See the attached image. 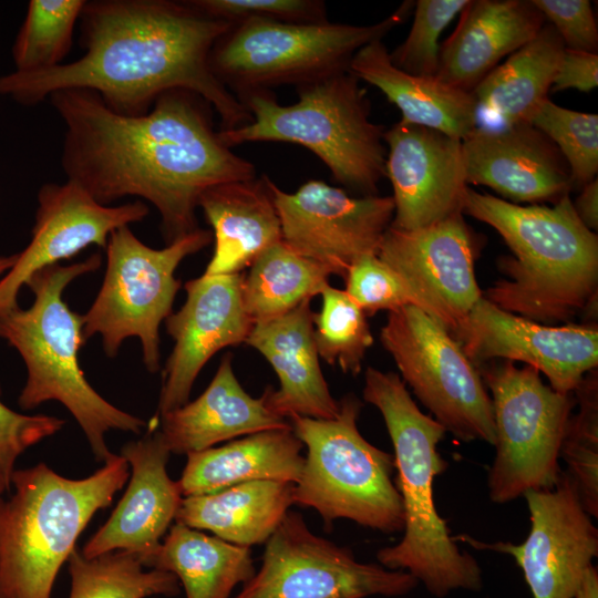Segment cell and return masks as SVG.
<instances>
[{
	"instance_id": "cell-17",
	"label": "cell",
	"mask_w": 598,
	"mask_h": 598,
	"mask_svg": "<svg viewBox=\"0 0 598 598\" xmlns=\"http://www.w3.org/2000/svg\"><path fill=\"white\" fill-rule=\"evenodd\" d=\"M37 202L31 240L0 279V316L19 306V291L33 274L70 259L91 245L105 249L115 229L141 221L150 213L142 200L102 205L70 179L43 184Z\"/></svg>"
},
{
	"instance_id": "cell-36",
	"label": "cell",
	"mask_w": 598,
	"mask_h": 598,
	"mask_svg": "<svg viewBox=\"0 0 598 598\" xmlns=\"http://www.w3.org/2000/svg\"><path fill=\"white\" fill-rule=\"evenodd\" d=\"M579 405L570 415L560 447V458L576 484L581 504L598 516V384L597 371L588 372L574 392Z\"/></svg>"
},
{
	"instance_id": "cell-1",
	"label": "cell",
	"mask_w": 598,
	"mask_h": 598,
	"mask_svg": "<svg viewBox=\"0 0 598 598\" xmlns=\"http://www.w3.org/2000/svg\"><path fill=\"white\" fill-rule=\"evenodd\" d=\"M48 100L65 127L66 179L102 205L127 196L150 202L166 245L199 228L204 190L256 177L255 165L221 142L212 105L194 92L167 91L140 116L112 111L89 90H61Z\"/></svg>"
},
{
	"instance_id": "cell-23",
	"label": "cell",
	"mask_w": 598,
	"mask_h": 598,
	"mask_svg": "<svg viewBox=\"0 0 598 598\" xmlns=\"http://www.w3.org/2000/svg\"><path fill=\"white\" fill-rule=\"evenodd\" d=\"M161 416L162 439L171 453L189 454L260 431L290 427L269 403L247 393L233 370V354L223 355L206 390L194 401Z\"/></svg>"
},
{
	"instance_id": "cell-22",
	"label": "cell",
	"mask_w": 598,
	"mask_h": 598,
	"mask_svg": "<svg viewBox=\"0 0 598 598\" xmlns=\"http://www.w3.org/2000/svg\"><path fill=\"white\" fill-rule=\"evenodd\" d=\"M169 454L153 426L122 447L121 455L132 470L128 486L106 523L81 550L84 557L115 550L138 555L161 543L183 499L178 482L167 474Z\"/></svg>"
},
{
	"instance_id": "cell-25",
	"label": "cell",
	"mask_w": 598,
	"mask_h": 598,
	"mask_svg": "<svg viewBox=\"0 0 598 598\" xmlns=\"http://www.w3.org/2000/svg\"><path fill=\"white\" fill-rule=\"evenodd\" d=\"M310 303L311 300H305L279 318L254 324L245 342L276 372L279 388L268 386L269 403L287 419L293 414L332 419L339 412V401L332 396L321 371Z\"/></svg>"
},
{
	"instance_id": "cell-24",
	"label": "cell",
	"mask_w": 598,
	"mask_h": 598,
	"mask_svg": "<svg viewBox=\"0 0 598 598\" xmlns=\"http://www.w3.org/2000/svg\"><path fill=\"white\" fill-rule=\"evenodd\" d=\"M460 14L454 32L440 48L435 76L467 92L546 23L532 0H474Z\"/></svg>"
},
{
	"instance_id": "cell-19",
	"label": "cell",
	"mask_w": 598,
	"mask_h": 598,
	"mask_svg": "<svg viewBox=\"0 0 598 598\" xmlns=\"http://www.w3.org/2000/svg\"><path fill=\"white\" fill-rule=\"evenodd\" d=\"M244 274L205 275L185 282L186 300L165 319L174 347L163 370L158 415L188 402L193 384L210 358L246 342L252 321L243 303Z\"/></svg>"
},
{
	"instance_id": "cell-43",
	"label": "cell",
	"mask_w": 598,
	"mask_h": 598,
	"mask_svg": "<svg viewBox=\"0 0 598 598\" xmlns=\"http://www.w3.org/2000/svg\"><path fill=\"white\" fill-rule=\"evenodd\" d=\"M597 85L598 54L565 48L550 92L575 89L587 93Z\"/></svg>"
},
{
	"instance_id": "cell-7",
	"label": "cell",
	"mask_w": 598,
	"mask_h": 598,
	"mask_svg": "<svg viewBox=\"0 0 598 598\" xmlns=\"http://www.w3.org/2000/svg\"><path fill=\"white\" fill-rule=\"evenodd\" d=\"M298 100L278 103L271 91L239 97L250 122L219 130L229 148L249 142H285L318 156L332 177L362 196L378 195L385 176L384 130L370 118V103L360 80L349 71L297 86Z\"/></svg>"
},
{
	"instance_id": "cell-33",
	"label": "cell",
	"mask_w": 598,
	"mask_h": 598,
	"mask_svg": "<svg viewBox=\"0 0 598 598\" xmlns=\"http://www.w3.org/2000/svg\"><path fill=\"white\" fill-rule=\"evenodd\" d=\"M69 598H147L176 596L177 577L168 571L147 569L127 550H115L86 558L76 548L69 559Z\"/></svg>"
},
{
	"instance_id": "cell-38",
	"label": "cell",
	"mask_w": 598,
	"mask_h": 598,
	"mask_svg": "<svg viewBox=\"0 0 598 598\" xmlns=\"http://www.w3.org/2000/svg\"><path fill=\"white\" fill-rule=\"evenodd\" d=\"M343 278V290L365 316H373L380 310L390 312L404 306H415L439 321L432 306L377 255L358 258Z\"/></svg>"
},
{
	"instance_id": "cell-4",
	"label": "cell",
	"mask_w": 598,
	"mask_h": 598,
	"mask_svg": "<svg viewBox=\"0 0 598 598\" xmlns=\"http://www.w3.org/2000/svg\"><path fill=\"white\" fill-rule=\"evenodd\" d=\"M363 399L383 416L394 448L395 486L404 509L403 537L378 550L379 564L409 573L437 598L458 589L481 590L478 563L457 547L434 502L435 476L447 466L437 451L446 431L419 409L394 372L369 367Z\"/></svg>"
},
{
	"instance_id": "cell-29",
	"label": "cell",
	"mask_w": 598,
	"mask_h": 598,
	"mask_svg": "<svg viewBox=\"0 0 598 598\" xmlns=\"http://www.w3.org/2000/svg\"><path fill=\"white\" fill-rule=\"evenodd\" d=\"M565 45L545 23L534 39L494 68L472 91L478 126L507 127L530 123L549 92Z\"/></svg>"
},
{
	"instance_id": "cell-27",
	"label": "cell",
	"mask_w": 598,
	"mask_h": 598,
	"mask_svg": "<svg viewBox=\"0 0 598 598\" xmlns=\"http://www.w3.org/2000/svg\"><path fill=\"white\" fill-rule=\"evenodd\" d=\"M348 71L378 87L402 114L401 121L426 126L460 141L477 126L474 95L436 76L413 75L396 68L381 39L362 47Z\"/></svg>"
},
{
	"instance_id": "cell-8",
	"label": "cell",
	"mask_w": 598,
	"mask_h": 598,
	"mask_svg": "<svg viewBox=\"0 0 598 598\" xmlns=\"http://www.w3.org/2000/svg\"><path fill=\"white\" fill-rule=\"evenodd\" d=\"M361 409L362 402L347 394L332 419L288 417L307 447L293 502L316 509L327 524L346 518L386 534L401 532L404 509L392 478L394 456L361 435Z\"/></svg>"
},
{
	"instance_id": "cell-32",
	"label": "cell",
	"mask_w": 598,
	"mask_h": 598,
	"mask_svg": "<svg viewBox=\"0 0 598 598\" xmlns=\"http://www.w3.org/2000/svg\"><path fill=\"white\" fill-rule=\"evenodd\" d=\"M326 267L299 255L282 240L264 250L244 275L243 303L254 324L279 318L329 285Z\"/></svg>"
},
{
	"instance_id": "cell-34",
	"label": "cell",
	"mask_w": 598,
	"mask_h": 598,
	"mask_svg": "<svg viewBox=\"0 0 598 598\" xmlns=\"http://www.w3.org/2000/svg\"><path fill=\"white\" fill-rule=\"evenodd\" d=\"M86 0H31L11 54L14 71L34 72L63 63Z\"/></svg>"
},
{
	"instance_id": "cell-14",
	"label": "cell",
	"mask_w": 598,
	"mask_h": 598,
	"mask_svg": "<svg viewBox=\"0 0 598 598\" xmlns=\"http://www.w3.org/2000/svg\"><path fill=\"white\" fill-rule=\"evenodd\" d=\"M282 241L299 255L344 277L360 257L377 255L394 215L392 196L353 197L319 179L287 193L269 181Z\"/></svg>"
},
{
	"instance_id": "cell-2",
	"label": "cell",
	"mask_w": 598,
	"mask_h": 598,
	"mask_svg": "<svg viewBox=\"0 0 598 598\" xmlns=\"http://www.w3.org/2000/svg\"><path fill=\"white\" fill-rule=\"evenodd\" d=\"M79 21L82 56L47 70L2 74L0 96L33 106L56 91L89 90L112 111L140 116L161 94L182 89L215 109L220 130L250 122L209 63L231 23L206 16L189 0H91Z\"/></svg>"
},
{
	"instance_id": "cell-5",
	"label": "cell",
	"mask_w": 598,
	"mask_h": 598,
	"mask_svg": "<svg viewBox=\"0 0 598 598\" xmlns=\"http://www.w3.org/2000/svg\"><path fill=\"white\" fill-rule=\"evenodd\" d=\"M99 252L70 265L55 264L33 274L25 286L33 303L19 306L0 316V338L24 361L27 381L19 405L31 410L47 401L63 404L82 429L96 461L105 463L114 453L106 444L111 430L138 434L147 423L99 394L87 382L79 363L83 337V315L63 300V291L74 279L101 267Z\"/></svg>"
},
{
	"instance_id": "cell-47",
	"label": "cell",
	"mask_w": 598,
	"mask_h": 598,
	"mask_svg": "<svg viewBox=\"0 0 598 598\" xmlns=\"http://www.w3.org/2000/svg\"><path fill=\"white\" fill-rule=\"evenodd\" d=\"M11 486L10 481L7 478L2 470L0 468V494L8 491Z\"/></svg>"
},
{
	"instance_id": "cell-31",
	"label": "cell",
	"mask_w": 598,
	"mask_h": 598,
	"mask_svg": "<svg viewBox=\"0 0 598 598\" xmlns=\"http://www.w3.org/2000/svg\"><path fill=\"white\" fill-rule=\"evenodd\" d=\"M148 569L168 571L183 585L186 598H230L256 569L249 547L227 543L179 523L155 548L135 554Z\"/></svg>"
},
{
	"instance_id": "cell-39",
	"label": "cell",
	"mask_w": 598,
	"mask_h": 598,
	"mask_svg": "<svg viewBox=\"0 0 598 598\" xmlns=\"http://www.w3.org/2000/svg\"><path fill=\"white\" fill-rule=\"evenodd\" d=\"M468 0H417L405 40L390 53L392 63L413 75L435 76L439 68V39Z\"/></svg>"
},
{
	"instance_id": "cell-30",
	"label": "cell",
	"mask_w": 598,
	"mask_h": 598,
	"mask_svg": "<svg viewBox=\"0 0 598 598\" xmlns=\"http://www.w3.org/2000/svg\"><path fill=\"white\" fill-rule=\"evenodd\" d=\"M295 484L251 481L221 491L183 497L175 523L243 547L266 543L289 512Z\"/></svg>"
},
{
	"instance_id": "cell-40",
	"label": "cell",
	"mask_w": 598,
	"mask_h": 598,
	"mask_svg": "<svg viewBox=\"0 0 598 598\" xmlns=\"http://www.w3.org/2000/svg\"><path fill=\"white\" fill-rule=\"evenodd\" d=\"M200 12L231 24L248 19L289 23L328 21L327 6L320 0H189Z\"/></svg>"
},
{
	"instance_id": "cell-35",
	"label": "cell",
	"mask_w": 598,
	"mask_h": 598,
	"mask_svg": "<svg viewBox=\"0 0 598 598\" xmlns=\"http://www.w3.org/2000/svg\"><path fill=\"white\" fill-rule=\"evenodd\" d=\"M321 309L313 315L317 351L330 365L358 375L373 337L365 313L344 290L330 286L320 293Z\"/></svg>"
},
{
	"instance_id": "cell-44",
	"label": "cell",
	"mask_w": 598,
	"mask_h": 598,
	"mask_svg": "<svg viewBox=\"0 0 598 598\" xmlns=\"http://www.w3.org/2000/svg\"><path fill=\"white\" fill-rule=\"evenodd\" d=\"M576 214L582 224L594 231L598 228V181L586 184L573 202Z\"/></svg>"
},
{
	"instance_id": "cell-15",
	"label": "cell",
	"mask_w": 598,
	"mask_h": 598,
	"mask_svg": "<svg viewBox=\"0 0 598 598\" xmlns=\"http://www.w3.org/2000/svg\"><path fill=\"white\" fill-rule=\"evenodd\" d=\"M524 497L530 528L523 543H484L467 535L457 538L476 549L511 555L533 598H575L598 555V529L575 482L561 470L553 488L528 491Z\"/></svg>"
},
{
	"instance_id": "cell-26",
	"label": "cell",
	"mask_w": 598,
	"mask_h": 598,
	"mask_svg": "<svg viewBox=\"0 0 598 598\" xmlns=\"http://www.w3.org/2000/svg\"><path fill=\"white\" fill-rule=\"evenodd\" d=\"M269 181L262 174L217 184L203 192L198 207L213 229L214 239L205 275L243 272L264 250L282 240Z\"/></svg>"
},
{
	"instance_id": "cell-20",
	"label": "cell",
	"mask_w": 598,
	"mask_h": 598,
	"mask_svg": "<svg viewBox=\"0 0 598 598\" xmlns=\"http://www.w3.org/2000/svg\"><path fill=\"white\" fill-rule=\"evenodd\" d=\"M383 141L385 176L393 188L391 227L417 229L462 213L468 185L460 140L399 121L384 131Z\"/></svg>"
},
{
	"instance_id": "cell-28",
	"label": "cell",
	"mask_w": 598,
	"mask_h": 598,
	"mask_svg": "<svg viewBox=\"0 0 598 598\" xmlns=\"http://www.w3.org/2000/svg\"><path fill=\"white\" fill-rule=\"evenodd\" d=\"M292 427L272 429L187 454L177 481L183 497L205 495L251 481L296 484L305 456Z\"/></svg>"
},
{
	"instance_id": "cell-9",
	"label": "cell",
	"mask_w": 598,
	"mask_h": 598,
	"mask_svg": "<svg viewBox=\"0 0 598 598\" xmlns=\"http://www.w3.org/2000/svg\"><path fill=\"white\" fill-rule=\"evenodd\" d=\"M414 2L370 25L324 21L289 23L248 19L235 23L212 49L209 63L216 78L237 97L302 85L348 71L353 55L405 21Z\"/></svg>"
},
{
	"instance_id": "cell-13",
	"label": "cell",
	"mask_w": 598,
	"mask_h": 598,
	"mask_svg": "<svg viewBox=\"0 0 598 598\" xmlns=\"http://www.w3.org/2000/svg\"><path fill=\"white\" fill-rule=\"evenodd\" d=\"M265 544L259 569L234 598L398 597L419 585L406 571L357 560L351 549L312 533L297 512Z\"/></svg>"
},
{
	"instance_id": "cell-41",
	"label": "cell",
	"mask_w": 598,
	"mask_h": 598,
	"mask_svg": "<svg viewBox=\"0 0 598 598\" xmlns=\"http://www.w3.org/2000/svg\"><path fill=\"white\" fill-rule=\"evenodd\" d=\"M63 425L62 419L21 414L0 400V468L10 483L17 458L30 446L59 432Z\"/></svg>"
},
{
	"instance_id": "cell-42",
	"label": "cell",
	"mask_w": 598,
	"mask_h": 598,
	"mask_svg": "<svg viewBox=\"0 0 598 598\" xmlns=\"http://www.w3.org/2000/svg\"><path fill=\"white\" fill-rule=\"evenodd\" d=\"M566 49L597 53L598 28L589 0H532Z\"/></svg>"
},
{
	"instance_id": "cell-3",
	"label": "cell",
	"mask_w": 598,
	"mask_h": 598,
	"mask_svg": "<svg viewBox=\"0 0 598 598\" xmlns=\"http://www.w3.org/2000/svg\"><path fill=\"white\" fill-rule=\"evenodd\" d=\"M463 215L493 227L513 257L498 267L504 279L484 298L535 322L569 320L597 296L598 237L575 212L569 195L553 206H520L466 187Z\"/></svg>"
},
{
	"instance_id": "cell-16",
	"label": "cell",
	"mask_w": 598,
	"mask_h": 598,
	"mask_svg": "<svg viewBox=\"0 0 598 598\" xmlns=\"http://www.w3.org/2000/svg\"><path fill=\"white\" fill-rule=\"evenodd\" d=\"M452 337L476 367L493 359L520 361L544 373L549 386L563 394L574 393L598 365L596 324H539L483 296Z\"/></svg>"
},
{
	"instance_id": "cell-11",
	"label": "cell",
	"mask_w": 598,
	"mask_h": 598,
	"mask_svg": "<svg viewBox=\"0 0 598 598\" xmlns=\"http://www.w3.org/2000/svg\"><path fill=\"white\" fill-rule=\"evenodd\" d=\"M491 392L495 457L487 474L489 499L506 504L528 491L553 488L560 475V447L574 393L563 394L529 365L512 361L477 365Z\"/></svg>"
},
{
	"instance_id": "cell-18",
	"label": "cell",
	"mask_w": 598,
	"mask_h": 598,
	"mask_svg": "<svg viewBox=\"0 0 598 598\" xmlns=\"http://www.w3.org/2000/svg\"><path fill=\"white\" fill-rule=\"evenodd\" d=\"M475 255L476 240L462 213L412 230L390 226L377 252L432 306L451 334L483 296Z\"/></svg>"
},
{
	"instance_id": "cell-10",
	"label": "cell",
	"mask_w": 598,
	"mask_h": 598,
	"mask_svg": "<svg viewBox=\"0 0 598 598\" xmlns=\"http://www.w3.org/2000/svg\"><path fill=\"white\" fill-rule=\"evenodd\" d=\"M213 241L210 230H196L164 248L141 241L130 226L109 237L105 275L93 303L83 315L85 342L99 334L105 354L114 358L131 337L140 339L143 362L154 373L161 368L159 327L172 313L181 288L179 264Z\"/></svg>"
},
{
	"instance_id": "cell-45",
	"label": "cell",
	"mask_w": 598,
	"mask_h": 598,
	"mask_svg": "<svg viewBox=\"0 0 598 598\" xmlns=\"http://www.w3.org/2000/svg\"><path fill=\"white\" fill-rule=\"evenodd\" d=\"M575 598H598V573L594 565L585 574Z\"/></svg>"
},
{
	"instance_id": "cell-6",
	"label": "cell",
	"mask_w": 598,
	"mask_h": 598,
	"mask_svg": "<svg viewBox=\"0 0 598 598\" xmlns=\"http://www.w3.org/2000/svg\"><path fill=\"white\" fill-rule=\"evenodd\" d=\"M113 454L94 474L64 477L44 463L14 470L0 497V598H52L55 578L94 514L111 505L130 476Z\"/></svg>"
},
{
	"instance_id": "cell-46",
	"label": "cell",
	"mask_w": 598,
	"mask_h": 598,
	"mask_svg": "<svg viewBox=\"0 0 598 598\" xmlns=\"http://www.w3.org/2000/svg\"><path fill=\"white\" fill-rule=\"evenodd\" d=\"M18 252L0 255V279L12 268L18 259Z\"/></svg>"
},
{
	"instance_id": "cell-21",
	"label": "cell",
	"mask_w": 598,
	"mask_h": 598,
	"mask_svg": "<svg viewBox=\"0 0 598 598\" xmlns=\"http://www.w3.org/2000/svg\"><path fill=\"white\" fill-rule=\"evenodd\" d=\"M461 146L467 185L489 187L517 203L555 204L573 189L564 156L530 123L476 126Z\"/></svg>"
},
{
	"instance_id": "cell-37",
	"label": "cell",
	"mask_w": 598,
	"mask_h": 598,
	"mask_svg": "<svg viewBox=\"0 0 598 598\" xmlns=\"http://www.w3.org/2000/svg\"><path fill=\"white\" fill-rule=\"evenodd\" d=\"M530 124L544 133L568 164L573 189L597 178L598 115L559 106L547 100Z\"/></svg>"
},
{
	"instance_id": "cell-12",
	"label": "cell",
	"mask_w": 598,
	"mask_h": 598,
	"mask_svg": "<svg viewBox=\"0 0 598 598\" xmlns=\"http://www.w3.org/2000/svg\"><path fill=\"white\" fill-rule=\"evenodd\" d=\"M380 340L403 382L446 432L495 443L493 405L477 367L437 320L415 306L389 312Z\"/></svg>"
}]
</instances>
